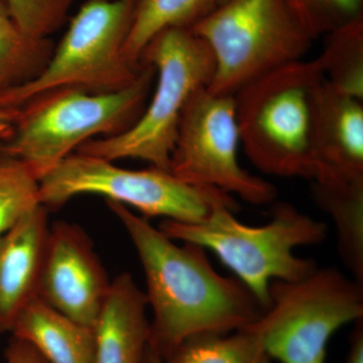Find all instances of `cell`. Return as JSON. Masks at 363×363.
<instances>
[{
	"instance_id": "cell-1",
	"label": "cell",
	"mask_w": 363,
	"mask_h": 363,
	"mask_svg": "<svg viewBox=\"0 0 363 363\" xmlns=\"http://www.w3.org/2000/svg\"><path fill=\"white\" fill-rule=\"evenodd\" d=\"M142 264L152 310L150 347L162 358L188 339L241 330L264 312L238 279L219 274L206 250L172 240L149 219L107 201Z\"/></svg>"
},
{
	"instance_id": "cell-2",
	"label": "cell",
	"mask_w": 363,
	"mask_h": 363,
	"mask_svg": "<svg viewBox=\"0 0 363 363\" xmlns=\"http://www.w3.org/2000/svg\"><path fill=\"white\" fill-rule=\"evenodd\" d=\"M140 75L124 89L92 93L78 88L47 91L18 107L0 155L25 164L38 179L93 138L118 135L145 109L154 83V67L140 64Z\"/></svg>"
},
{
	"instance_id": "cell-3",
	"label": "cell",
	"mask_w": 363,
	"mask_h": 363,
	"mask_svg": "<svg viewBox=\"0 0 363 363\" xmlns=\"http://www.w3.org/2000/svg\"><path fill=\"white\" fill-rule=\"evenodd\" d=\"M238 209L222 204L204 221L164 219L159 228L178 242L211 250L266 310L272 281H298L317 269L316 262L298 257L294 250L323 242L328 228L289 203H278L271 220L262 226L243 224L234 215Z\"/></svg>"
},
{
	"instance_id": "cell-4",
	"label": "cell",
	"mask_w": 363,
	"mask_h": 363,
	"mask_svg": "<svg viewBox=\"0 0 363 363\" xmlns=\"http://www.w3.org/2000/svg\"><path fill=\"white\" fill-rule=\"evenodd\" d=\"M324 76L317 59L298 60L255 79L235 95L241 147L267 175L315 178V92Z\"/></svg>"
},
{
	"instance_id": "cell-5",
	"label": "cell",
	"mask_w": 363,
	"mask_h": 363,
	"mask_svg": "<svg viewBox=\"0 0 363 363\" xmlns=\"http://www.w3.org/2000/svg\"><path fill=\"white\" fill-rule=\"evenodd\" d=\"M143 63L154 67L157 80L138 121L118 135L88 140L75 152L111 162L140 160L169 171L182 116L196 91L211 83L213 56L192 30L171 28L150 40Z\"/></svg>"
},
{
	"instance_id": "cell-6",
	"label": "cell",
	"mask_w": 363,
	"mask_h": 363,
	"mask_svg": "<svg viewBox=\"0 0 363 363\" xmlns=\"http://www.w3.org/2000/svg\"><path fill=\"white\" fill-rule=\"evenodd\" d=\"M191 30L213 56L208 88L227 95L302 60L316 39L294 0H226Z\"/></svg>"
},
{
	"instance_id": "cell-7",
	"label": "cell",
	"mask_w": 363,
	"mask_h": 363,
	"mask_svg": "<svg viewBox=\"0 0 363 363\" xmlns=\"http://www.w3.org/2000/svg\"><path fill=\"white\" fill-rule=\"evenodd\" d=\"M363 319V284L318 267L294 281H272L269 305L250 329L271 362L326 363L334 334Z\"/></svg>"
},
{
	"instance_id": "cell-8",
	"label": "cell",
	"mask_w": 363,
	"mask_h": 363,
	"mask_svg": "<svg viewBox=\"0 0 363 363\" xmlns=\"http://www.w3.org/2000/svg\"><path fill=\"white\" fill-rule=\"evenodd\" d=\"M40 200L56 209L80 195H99L133 207L145 218L197 223L219 205L238 206L219 189L191 185L167 169L121 168L101 157L74 152L39 180Z\"/></svg>"
},
{
	"instance_id": "cell-9",
	"label": "cell",
	"mask_w": 363,
	"mask_h": 363,
	"mask_svg": "<svg viewBox=\"0 0 363 363\" xmlns=\"http://www.w3.org/2000/svg\"><path fill=\"white\" fill-rule=\"evenodd\" d=\"M135 0H88L72 18L65 35L39 75L0 95V106L18 108L59 88L92 93L124 89L140 69L123 56Z\"/></svg>"
},
{
	"instance_id": "cell-10",
	"label": "cell",
	"mask_w": 363,
	"mask_h": 363,
	"mask_svg": "<svg viewBox=\"0 0 363 363\" xmlns=\"http://www.w3.org/2000/svg\"><path fill=\"white\" fill-rule=\"evenodd\" d=\"M240 147L234 95L203 87L182 116L169 169L191 185L219 189L253 205L269 204L276 187L241 166Z\"/></svg>"
},
{
	"instance_id": "cell-11",
	"label": "cell",
	"mask_w": 363,
	"mask_h": 363,
	"mask_svg": "<svg viewBox=\"0 0 363 363\" xmlns=\"http://www.w3.org/2000/svg\"><path fill=\"white\" fill-rule=\"evenodd\" d=\"M111 281L82 227L50 225L38 297L85 326H94Z\"/></svg>"
},
{
	"instance_id": "cell-12",
	"label": "cell",
	"mask_w": 363,
	"mask_h": 363,
	"mask_svg": "<svg viewBox=\"0 0 363 363\" xmlns=\"http://www.w3.org/2000/svg\"><path fill=\"white\" fill-rule=\"evenodd\" d=\"M314 181L363 179V101L322 80L313 119Z\"/></svg>"
},
{
	"instance_id": "cell-13",
	"label": "cell",
	"mask_w": 363,
	"mask_h": 363,
	"mask_svg": "<svg viewBox=\"0 0 363 363\" xmlns=\"http://www.w3.org/2000/svg\"><path fill=\"white\" fill-rule=\"evenodd\" d=\"M50 224L44 205L33 208L0 238V332L14 321L38 290Z\"/></svg>"
},
{
	"instance_id": "cell-14",
	"label": "cell",
	"mask_w": 363,
	"mask_h": 363,
	"mask_svg": "<svg viewBox=\"0 0 363 363\" xmlns=\"http://www.w3.org/2000/svg\"><path fill=\"white\" fill-rule=\"evenodd\" d=\"M145 294L128 272L111 281L93 328V363H143L150 346Z\"/></svg>"
},
{
	"instance_id": "cell-15",
	"label": "cell",
	"mask_w": 363,
	"mask_h": 363,
	"mask_svg": "<svg viewBox=\"0 0 363 363\" xmlns=\"http://www.w3.org/2000/svg\"><path fill=\"white\" fill-rule=\"evenodd\" d=\"M11 333L33 346L48 363H93L94 333L39 297L23 308Z\"/></svg>"
},
{
	"instance_id": "cell-16",
	"label": "cell",
	"mask_w": 363,
	"mask_h": 363,
	"mask_svg": "<svg viewBox=\"0 0 363 363\" xmlns=\"http://www.w3.org/2000/svg\"><path fill=\"white\" fill-rule=\"evenodd\" d=\"M312 195L335 226L344 264L363 284V179L314 181Z\"/></svg>"
},
{
	"instance_id": "cell-17",
	"label": "cell",
	"mask_w": 363,
	"mask_h": 363,
	"mask_svg": "<svg viewBox=\"0 0 363 363\" xmlns=\"http://www.w3.org/2000/svg\"><path fill=\"white\" fill-rule=\"evenodd\" d=\"M217 6L218 0H135L124 58L140 68L143 51L159 33L171 28L191 30Z\"/></svg>"
},
{
	"instance_id": "cell-18",
	"label": "cell",
	"mask_w": 363,
	"mask_h": 363,
	"mask_svg": "<svg viewBox=\"0 0 363 363\" xmlns=\"http://www.w3.org/2000/svg\"><path fill=\"white\" fill-rule=\"evenodd\" d=\"M50 40L23 32L0 1V95L33 80L51 58Z\"/></svg>"
},
{
	"instance_id": "cell-19",
	"label": "cell",
	"mask_w": 363,
	"mask_h": 363,
	"mask_svg": "<svg viewBox=\"0 0 363 363\" xmlns=\"http://www.w3.org/2000/svg\"><path fill=\"white\" fill-rule=\"evenodd\" d=\"M316 59L333 89L363 101V16L328 33Z\"/></svg>"
},
{
	"instance_id": "cell-20",
	"label": "cell",
	"mask_w": 363,
	"mask_h": 363,
	"mask_svg": "<svg viewBox=\"0 0 363 363\" xmlns=\"http://www.w3.org/2000/svg\"><path fill=\"white\" fill-rule=\"evenodd\" d=\"M162 359L164 363H272L259 337L247 328L188 339Z\"/></svg>"
},
{
	"instance_id": "cell-21",
	"label": "cell",
	"mask_w": 363,
	"mask_h": 363,
	"mask_svg": "<svg viewBox=\"0 0 363 363\" xmlns=\"http://www.w3.org/2000/svg\"><path fill=\"white\" fill-rule=\"evenodd\" d=\"M40 204L39 179L23 162L0 155V238Z\"/></svg>"
},
{
	"instance_id": "cell-22",
	"label": "cell",
	"mask_w": 363,
	"mask_h": 363,
	"mask_svg": "<svg viewBox=\"0 0 363 363\" xmlns=\"http://www.w3.org/2000/svg\"><path fill=\"white\" fill-rule=\"evenodd\" d=\"M74 0H4L23 32L47 39L65 23Z\"/></svg>"
},
{
	"instance_id": "cell-23",
	"label": "cell",
	"mask_w": 363,
	"mask_h": 363,
	"mask_svg": "<svg viewBox=\"0 0 363 363\" xmlns=\"http://www.w3.org/2000/svg\"><path fill=\"white\" fill-rule=\"evenodd\" d=\"M315 38L363 16V0H294Z\"/></svg>"
},
{
	"instance_id": "cell-24",
	"label": "cell",
	"mask_w": 363,
	"mask_h": 363,
	"mask_svg": "<svg viewBox=\"0 0 363 363\" xmlns=\"http://www.w3.org/2000/svg\"><path fill=\"white\" fill-rule=\"evenodd\" d=\"M6 363H48L30 344L11 337L6 350Z\"/></svg>"
},
{
	"instance_id": "cell-25",
	"label": "cell",
	"mask_w": 363,
	"mask_h": 363,
	"mask_svg": "<svg viewBox=\"0 0 363 363\" xmlns=\"http://www.w3.org/2000/svg\"><path fill=\"white\" fill-rule=\"evenodd\" d=\"M344 363H363V321L355 323L354 330L351 336L350 350Z\"/></svg>"
},
{
	"instance_id": "cell-26",
	"label": "cell",
	"mask_w": 363,
	"mask_h": 363,
	"mask_svg": "<svg viewBox=\"0 0 363 363\" xmlns=\"http://www.w3.org/2000/svg\"><path fill=\"white\" fill-rule=\"evenodd\" d=\"M18 116V108L0 106V140H4L13 130Z\"/></svg>"
},
{
	"instance_id": "cell-27",
	"label": "cell",
	"mask_w": 363,
	"mask_h": 363,
	"mask_svg": "<svg viewBox=\"0 0 363 363\" xmlns=\"http://www.w3.org/2000/svg\"><path fill=\"white\" fill-rule=\"evenodd\" d=\"M143 363H164V360L162 359V357L157 354L156 351L152 350L149 346L147 353H145Z\"/></svg>"
},
{
	"instance_id": "cell-28",
	"label": "cell",
	"mask_w": 363,
	"mask_h": 363,
	"mask_svg": "<svg viewBox=\"0 0 363 363\" xmlns=\"http://www.w3.org/2000/svg\"><path fill=\"white\" fill-rule=\"evenodd\" d=\"M224 1H226V0H218V6L219 4H223Z\"/></svg>"
}]
</instances>
